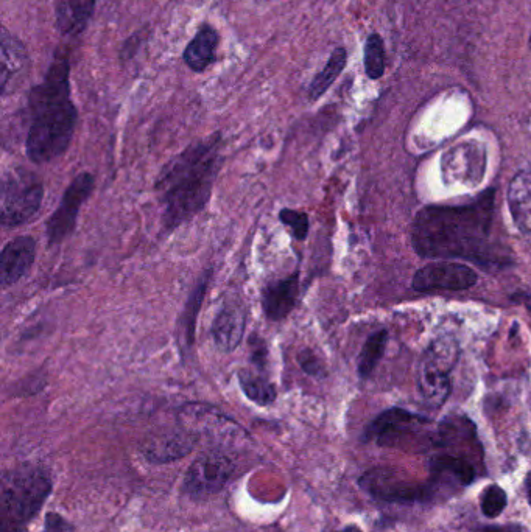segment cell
<instances>
[{"label": "cell", "instance_id": "cell-1", "mask_svg": "<svg viewBox=\"0 0 531 532\" xmlns=\"http://www.w3.org/2000/svg\"><path fill=\"white\" fill-rule=\"evenodd\" d=\"M494 190L463 206H429L416 215L412 243L419 256L432 259H471L489 256V232L493 224Z\"/></svg>", "mask_w": 531, "mask_h": 532}, {"label": "cell", "instance_id": "cell-2", "mask_svg": "<svg viewBox=\"0 0 531 532\" xmlns=\"http://www.w3.org/2000/svg\"><path fill=\"white\" fill-rule=\"evenodd\" d=\"M222 147V136L212 134L189 145L162 167L155 190L167 231L180 228L208 206L223 165Z\"/></svg>", "mask_w": 531, "mask_h": 532}, {"label": "cell", "instance_id": "cell-3", "mask_svg": "<svg viewBox=\"0 0 531 532\" xmlns=\"http://www.w3.org/2000/svg\"><path fill=\"white\" fill-rule=\"evenodd\" d=\"M30 128L25 140L33 164L60 158L71 145L77 125V108L71 100L69 63L53 61L43 83L30 94Z\"/></svg>", "mask_w": 531, "mask_h": 532}, {"label": "cell", "instance_id": "cell-4", "mask_svg": "<svg viewBox=\"0 0 531 532\" xmlns=\"http://www.w3.org/2000/svg\"><path fill=\"white\" fill-rule=\"evenodd\" d=\"M52 483L39 467L24 466L5 473L0 492V531L21 532L41 509Z\"/></svg>", "mask_w": 531, "mask_h": 532}, {"label": "cell", "instance_id": "cell-5", "mask_svg": "<svg viewBox=\"0 0 531 532\" xmlns=\"http://www.w3.org/2000/svg\"><path fill=\"white\" fill-rule=\"evenodd\" d=\"M43 181L25 168H11L2 179L0 223L5 229L30 223L43 207Z\"/></svg>", "mask_w": 531, "mask_h": 532}, {"label": "cell", "instance_id": "cell-6", "mask_svg": "<svg viewBox=\"0 0 531 532\" xmlns=\"http://www.w3.org/2000/svg\"><path fill=\"white\" fill-rule=\"evenodd\" d=\"M457 341L441 336L433 341L422 358L418 372V389L422 399L432 408H440L451 396V372L457 364Z\"/></svg>", "mask_w": 531, "mask_h": 532}, {"label": "cell", "instance_id": "cell-7", "mask_svg": "<svg viewBox=\"0 0 531 532\" xmlns=\"http://www.w3.org/2000/svg\"><path fill=\"white\" fill-rule=\"evenodd\" d=\"M430 420L408 411L393 408L380 414L366 428V439L382 447H419L424 442L435 441L437 433L430 431Z\"/></svg>", "mask_w": 531, "mask_h": 532}, {"label": "cell", "instance_id": "cell-8", "mask_svg": "<svg viewBox=\"0 0 531 532\" xmlns=\"http://www.w3.org/2000/svg\"><path fill=\"white\" fill-rule=\"evenodd\" d=\"M95 179L91 173L83 172L72 179L61 198L60 206L47 221L49 245H60L77 228L78 214L94 190Z\"/></svg>", "mask_w": 531, "mask_h": 532}, {"label": "cell", "instance_id": "cell-9", "mask_svg": "<svg viewBox=\"0 0 531 532\" xmlns=\"http://www.w3.org/2000/svg\"><path fill=\"white\" fill-rule=\"evenodd\" d=\"M360 486L379 500L390 503H415L432 497L435 487L432 484L416 483L408 476L387 469L371 470L365 473Z\"/></svg>", "mask_w": 531, "mask_h": 532}, {"label": "cell", "instance_id": "cell-10", "mask_svg": "<svg viewBox=\"0 0 531 532\" xmlns=\"http://www.w3.org/2000/svg\"><path fill=\"white\" fill-rule=\"evenodd\" d=\"M485 172V148L475 142H463L447 151L441 159V173L447 186H479Z\"/></svg>", "mask_w": 531, "mask_h": 532}, {"label": "cell", "instance_id": "cell-11", "mask_svg": "<svg viewBox=\"0 0 531 532\" xmlns=\"http://www.w3.org/2000/svg\"><path fill=\"white\" fill-rule=\"evenodd\" d=\"M236 464L220 450L204 453L187 472L186 489L194 497L217 494L234 475Z\"/></svg>", "mask_w": 531, "mask_h": 532}, {"label": "cell", "instance_id": "cell-12", "mask_svg": "<svg viewBox=\"0 0 531 532\" xmlns=\"http://www.w3.org/2000/svg\"><path fill=\"white\" fill-rule=\"evenodd\" d=\"M477 280H479L477 273L469 266L461 263L438 262L430 263L416 271L412 285L413 290L421 293L438 290L461 291L474 287Z\"/></svg>", "mask_w": 531, "mask_h": 532}, {"label": "cell", "instance_id": "cell-13", "mask_svg": "<svg viewBox=\"0 0 531 532\" xmlns=\"http://www.w3.org/2000/svg\"><path fill=\"white\" fill-rule=\"evenodd\" d=\"M36 259V240L32 235H19L0 254V285L13 287L32 270Z\"/></svg>", "mask_w": 531, "mask_h": 532}, {"label": "cell", "instance_id": "cell-14", "mask_svg": "<svg viewBox=\"0 0 531 532\" xmlns=\"http://www.w3.org/2000/svg\"><path fill=\"white\" fill-rule=\"evenodd\" d=\"M441 448H446L447 455L460 456L471 461L480 458L482 455V445L477 439L475 427L471 420L461 416H451L444 420L437 431L435 439Z\"/></svg>", "mask_w": 531, "mask_h": 532}, {"label": "cell", "instance_id": "cell-15", "mask_svg": "<svg viewBox=\"0 0 531 532\" xmlns=\"http://www.w3.org/2000/svg\"><path fill=\"white\" fill-rule=\"evenodd\" d=\"M247 329V315L240 304H223L212 322V336L220 350L231 354L242 343Z\"/></svg>", "mask_w": 531, "mask_h": 532}, {"label": "cell", "instance_id": "cell-16", "mask_svg": "<svg viewBox=\"0 0 531 532\" xmlns=\"http://www.w3.org/2000/svg\"><path fill=\"white\" fill-rule=\"evenodd\" d=\"M299 296V271L273 282L262 293V307L270 321H282L293 312Z\"/></svg>", "mask_w": 531, "mask_h": 532}, {"label": "cell", "instance_id": "cell-17", "mask_svg": "<svg viewBox=\"0 0 531 532\" xmlns=\"http://www.w3.org/2000/svg\"><path fill=\"white\" fill-rule=\"evenodd\" d=\"M194 445L195 436L190 431H172L148 439L144 452L152 461L166 462L183 458L192 452Z\"/></svg>", "mask_w": 531, "mask_h": 532}, {"label": "cell", "instance_id": "cell-18", "mask_svg": "<svg viewBox=\"0 0 531 532\" xmlns=\"http://www.w3.org/2000/svg\"><path fill=\"white\" fill-rule=\"evenodd\" d=\"M508 206L517 229L531 234V170H522L510 182Z\"/></svg>", "mask_w": 531, "mask_h": 532}, {"label": "cell", "instance_id": "cell-19", "mask_svg": "<svg viewBox=\"0 0 531 532\" xmlns=\"http://www.w3.org/2000/svg\"><path fill=\"white\" fill-rule=\"evenodd\" d=\"M95 0H58L57 28L64 36H78L91 21Z\"/></svg>", "mask_w": 531, "mask_h": 532}, {"label": "cell", "instance_id": "cell-20", "mask_svg": "<svg viewBox=\"0 0 531 532\" xmlns=\"http://www.w3.org/2000/svg\"><path fill=\"white\" fill-rule=\"evenodd\" d=\"M219 33L211 25H203L184 52V61L194 72H204L215 61Z\"/></svg>", "mask_w": 531, "mask_h": 532}, {"label": "cell", "instance_id": "cell-21", "mask_svg": "<svg viewBox=\"0 0 531 532\" xmlns=\"http://www.w3.org/2000/svg\"><path fill=\"white\" fill-rule=\"evenodd\" d=\"M432 470L433 483L440 484L441 481L447 480L460 486H469L475 480V467L472 461L460 456L444 455L433 458L430 462Z\"/></svg>", "mask_w": 531, "mask_h": 532}, {"label": "cell", "instance_id": "cell-22", "mask_svg": "<svg viewBox=\"0 0 531 532\" xmlns=\"http://www.w3.org/2000/svg\"><path fill=\"white\" fill-rule=\"evenodd\" d=\"M209 282H211V270L206 271L201 277L197 287L190 293L189 301H187L186 310H184L183 318L180 322V330L183 333V343L186 347L192 346L195 341V327H197V316L200 312L201 304H203L206 290H208Z\"/></svg>", "mask_w": 531, "mask_h": 532}, {"label": "cell", "instance_id": "cell-23", "mask_svg": "<svg viewBox=\"0 0 531 532\" xmlns=\"http://www.w3.org/2000/svg\"><path fill=\"white\" fill-rule=\"evenodd\" d=\"M239 378V385L242 388L243 394L256 403V405L268 406L275 403L278 392H276L275 385L270 383L267 375L254 374V372L242 371L237 372Z\"/></svg>", "mask_w": 531, "mask_h": 532}, {"label": "cell", "instance_id": "cell-24", "mask_svg": "<svg viewBox=\"0 0 531 532\" xmlns=\"http://www.w3.org/2000/svg\"><path fill=\"white\" fill-rule=\"evenodd\" d=\"M346 61H348V53L343 47H338L334 50L331 58H329L328 64L324 66V69L321 70L320 74L315 77V80L312 81L309 88V98L310 100H318L321 95L326 94L328 89L331 88L334 81L340 77L343 69H345Z\"/></svg>", "mask_w": 531, "mask_h": 532}, {"label": "cell", "instance_id": "cell-25", "mask_svg": "<svg viewBox=\"0 0 531 532\" xmlns=\"http://www.w3.org/2000/svg\"><path fill=\"white\" fill-rule=\"evenodd\" d=\"M25 61H27L25 47L4 28L2 32V89L4 92L8 81L21 67L25 66Z\"/></svg>", "mask_w": 531, "mask_h": 532}, {"label": "cell", "instance_id": "cell-26", "mask_svg": "<svg viewBox=\"0 0 531 532\" xmlns=\"http://www.w3.org/2000/svg\"><path fill=\"white\" fill-rule=\"evenodd\" d=\"M388 333L385 330L374 333L368 338L359 357V374L360 377L366 378L373 374L377 363L384 355L385 346H387Z\"/></svg>", "mask_w": 531, "mask_h": 532}, {"label": "cell", "instance_id": "cell-27", "mask_svg": "<svg viewBox=\"0 0 531 532\" xmlns=\"http://www.w3.org/2000/svg\"><path fill=\"white\" fill-rule=\"evenodd\" d=\"M384 39L377 33L368 36L365 44V72L371 80H377L385 72Z\"/></svg>", "mask_w": 531, "mask_h": 532}, {"label": "cell", "instance_id": "cell-28", "mask_svg": "<svg viewBox=\"0 0 531 532\" xmlns=\"http://www.w3.org/2000/svg\"><path fill=\"white\" fill-rule=\"evenodd\" d=\"M279 220H281L284 226L290 228L296 240H306L310 228V221L307 214L285 207V209L279 212Z\"/></svg>", "mask_w": 531, "mask_h": 532}, {"label": "cell", "instance_id": "cell-29", "mask_svg": "<svg viewBox=\"0 0 531 532\" xmlns=\"http://www.w3.org/2000/svg\"><path fill=\"white\" fill-rule=\"evenodd\" d=\"M507 506V494L502 487H488L482 497V511L488 518H496L502 514L503 509Z\"/></svg>", "mask_w": 531, "mask_h": 532}, {"label": "cell", "instance_id": "cell-30", "mask_svg": "<svg viewBox=\"0 0 531 532\" xmlns=\"http://www.w3.org/2000/svg\"><path fill=\"white\" fill-rule=\"evenodd\" d=\"M251 363L259 369V374H267L268 349L267 344L257 335L251 336L250 340Z\"/></svg>", "mask_w": 531, "mask_h": 532}, {"label": "cell", "instance_id": "cell-31", "mask_svg": "<svg viewBox=\"0 0 531 532\" xmlns=\"http://www.w3.org/2000/svg\"><path fill=\"white\" fill-rule=\"evenodd\" d=\"M298 361L307 375H312V377H323V363H321L320 358L313 354V352H310V350H303V352L298 355Z\"/></svg>", "mask_w": 531, "mask_h": 532}, {"label": "cell", "instance_id": "cell-32", "mask_svg": "<svg viewBox=\"0 0 531 532\" xmlns=\"http://www.w3.org/2000/svg\"><path fill=\"white\" fill-rule=\"evenodd\" d=\"M525 487H527L528 503L531 504V472L527 475V480H525Z\"/></svg>", "mask_w": 531, "mask_h": 532}, {"label": "cell", "instance_id": "cell-33", "mask_svg": "<svg viewBox=\"0 0 531 532\" xmlns=\"http://www.w3.org/2000/svg\"><path fill=\"white\" fill-rule=\"evenodd\" d=\"M337 532H362L359 528H356V526H348V528L342 529V531Z\"/></svg>", "mask_w": 531, "mask_h": 532}, {"label": "cell", "instance_id": "cell-34", "mask_svg": "<svg viewBox=\"0 0 531 532\" xmlns=\"http://www.w3.org/2000/svg\"><path fill=\"white\" fill-rule=\"evenodd\" d=\"M525 305H527L528 310L531 312V296H525Z\"/></svg>", "mask_w": 531, "mask_h": 532}, {"label": "cell", "instance_id": "cell-35", "mask_svg": "<svg viewBox=\"0 0 531 532\" xmlns=\"http://www.w3.org/2000/svg\"><path fill=\"white\" fill-rule=\"evenodd\" d=\"M483 532H500V531H497V529H486V531H483Z\"/></svg>", "mask_w": 531, "mask_h": 532}, {"label": "cell", "instance_id": "cell-36", "mask_svg": "<svg viewBox=\"0 0 531 532\" xmlns=\"http://www.w3.org/2000/svg\"><path fill=\"white\" fill-rule=\"evenodd\" d=\"M530 46H531V36H530Z\"/></svg>", "mask_w": 531, "mask_h": 532}]
</instances>
